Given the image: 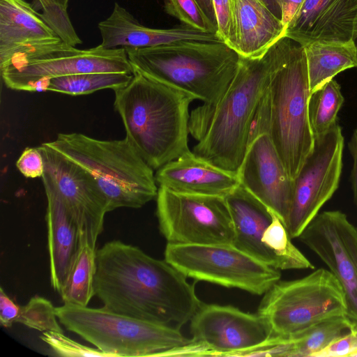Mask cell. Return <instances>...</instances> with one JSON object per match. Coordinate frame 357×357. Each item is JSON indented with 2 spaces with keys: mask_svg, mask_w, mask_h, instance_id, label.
<instances>
[{
  "mask_svg": "<svg viewBox=\"0 0 357 357\" xmlns=\"http://www.w3.org/2000/svg\"><path fill=\"white\" fill-rule=\"evenodd\" d=\"M96 266L95 295L112 312L180 329L203 303L183 273L121 241L96 250Z\"/></svg>",
  "mask_w": 357,
  "mask_h": 357,
  "instance_id": "obj_1",
  "label": "cell"
},
{
  "mask_svg": "<svg viewBox=\"0 0 357 357\" xmlns=\"http://www.w3.org/2000/svg\"><path fill=\"white\" fill-rule=\"evenodd\" d=\"M271 69L270 48L260 57L240 56L236 73L221 100L190 112L188 128L197 141L192 150L196 156L237 174L248 149L250 121L268 88Z\"/></svg>",
  "mask_w": 357,
  "mask_h": 357,
  "instance_id": "obj_2",
  "label": "cell"
},
{
  "mask_svg": "<svg viewBox=\"0 0 357 357\" xmlns=\"http://www.w3.org/2000/svg\"><path fill=\"white\" fill-rule=\"evenodd\" d=\"M114 92L126 138L153 170L191 151L189 107L195 96L135 72Z\"/></svg>",
  "mask_w": 357,
  "mask_h": 357,
  "instance_id": "obj_3",
  "label": "cell"
},
{
  "mask_svg": "<svg viewBox=\"0 0 357 357\" xmlns=\"http://www.w3.org/2000/svg\"><path fill=\"white\" fill-rule=\"evenodd\" d=\"M134 72L190 93L206 105L223 97L240 56L224 42L181 41L146 48H125Z\"/></svg>",
  "mask_w": 357,
  "mask_h": 357,
  "instance_id": "obj_4",
  "label": "cell"
},
{
  "mask_svg": "<svg viewBox=\"0 0 357 357\" xmlns=\"http://www.w3.org/2000/svg\"><path fill=\"white\" fill-rule=\"evenodd\" d=\"M269 137L294 180L310 153L314 137L308 119L310 96L305 47L286 36L271 47Z\"/></svg>",
  "mask_w": 357,
  "mask_h": 357,
  "instance_id": "obj_5",
  "label": "cell"
},
{
  "mask_svg": "<svg viewBox=\"0 0 357 357\" xmlns=\"http://www.w3.org/2000/svg\"><path fill=\"white\" fill-rule=\"evenodd\" d=\"M46 143L90 174L107 212L121 207L139 208L157 197L154 170L126 137L100 140L82 133H59Z\"/></svg>",
  "mask_w": 357,
  "mask_h": 357,
  "instance_id": "obj_6",
  "label": "cell"
},
{
  "mask_svg": "<svg viewBox=\"0 0 357 357\" xmlns=\"http://www.w3.org/2000/svg\"><path fill=\"white\" fill-rule=\"evenodd\" d=\"M59 321L112 357L164 356L191 342L180 329L106 309L66 304L56 307Z\"/></svg>",
  "mask_w": 357,
  "mask_h": 357,
  "instance_id": "obj_7",
  "label": "cell"
},
{
  "mask_svg": "<svg viewBox=\"0 0 357 357\" xmlns=\"http://www.w3.org/2000/svg\"><path fill=\"white\" fill-rule=\"evenodd\" d=\"M343 289L329 270L321 268L293 280H279L264 294L257 314L271 337L288 339L324 320L347 315Z\"/></svg>",
  "mask_w": 357,
  "mask_h": 357,
  "instance_id": "obj_8",
  "label": "cell"
},
{
  "mask_svg": "<svg viewBox=\"0 0 357 357\" xmlns=\"http://www.w3.org/2000/svg\"><path fill=\"white\" fill-rule=\"evenodd\" d=\"M165 260L187 278L252 294H264L281 278L270 266L231 244L192 245L167 243Z\"/></svg>",
  "mask_w": 357,
  "mask_h": 357,
  "instance_id": "obj_9",
  "label": "cell"
},
{
  "mask_svg": "<svg viewBox=\"0 0 357 357\" xmlns=\"http://www.w3.org/2000/svg\"><path fill=\"white\" fill-rule=\"evenodd\" d=\"M7 87L31 91L33 84L52 77L89 73H132L125 48L100 45L79 50L63 40L17 54L0 66Z\"/></svg>",
  "mask_w": 357,
  "mask_h": 357,
  "instance_id": "obj_10",
  "label": "cell"
},
{
  "mask_svg": "<svg viewBox=\"0 0 357 357\" xmlns=\"http://www.w3.org/2000/svg\"><path fill=\"white\" fill-rule=\"evenodd\" d=\"M156 215L167 243H234V227L225 197L181 193L159 187Z\"/></svg>",
  "mask_w": 357,
  "mask_h": 357,
  "instance_id": "obj_11",
  "label": "cell"
},
{
  "mask_svg": "<svg viewBox=\"0 0 357 357\" xmlns=\"http://www.w3.org/2000/svg\"><path fill=\"white\" fill-rule=\"evenodd\" d=\"M191 342L168 356H249L271 337L268 322L231 305L202 303L190 320Z\"/></svg>",
  "mask_w": 357,
  "mask_h": 357,
  "instance_id": "obj_12",
  "label": "cell"
},
{
  "mask_svg": "<svg viewBox=\"0 0 357 357\" xmlns=\"http://www.w3.org/2000/svg\"><path fill=\"white\" fill-rule=\"evenodd\" d=\"M344 137L337 123L314 137L313 147L293 180L285 226L291 238L300 234L337 190L342 169Z\"/></svg>",
  "mask_w": 357,
  "mask_h": 357,
  "instance_id": "obj_13",
  "label": "cell"
},
{
  "mask_svg": "<svg viewBox=\"0 0 357 357\" xmlns=\"http://www.w3.org/2000/svg\"><path fill=\"white\" fill-rule=\"evenodd\" d=\"M44 161L43 183L51 185L75 220L79 243L96 248L103 230L105 201L90 174L46 142L38 146Z\"/></svg>",
  "mask_w": 357,
  "mask_h": 357,
  "instance_id": "obj_14",
  "label": "cell"
},
{
  "mask_svg": "<svg viewBox=\"0 0 357 357\" xmlns=\"http://www.w3.org/2000/svg\"><path fill=\"white\" fill-rule=\"evenodd\" d=\"M340 284L347 316L357 323V229L340 211L319 213L298 236Z\"/></svg>",
  "mask_w": 357,
  "mask_h": 357,
  "instance_id": "obj_15",
  "label": "cell"
},
{
  "mask_svg": "<svg viewBox=\"0 0 357 357\" xmlns=\"http://www.w3.org/2000/svg\"><path fill=\"white\" fill-rule=\"evenodd\" d=\"M237 175L240 183L272 210L285 225L294 181L269 135L259 137L250 145Z\"/></svg>",
  "mask_w": 357,
  "mask_h": 357,
  "instance_id": "obj_16",
  "label": "cell"
},
{
  "mask_svg": "<svg viewBox=\"0 0 357 357\" xmlns=\"http://www.w3.org/2000/svg\"><path fill=\"white\" fill-rule=\"evenodd\" d=\"M356 20L357 0H305L284 36L303 46L313 42L348 43Z\"/></svg>",
  "mask_w": 357,
  "mask_h": 357,
  "instance_id": "obj_17",
  "label": "cell"
},
{
  "mask_svg": "<svg viewBox=\"0 0 357 357\" xmlns=\"http://www.w3.org/2000/svg\"><path fill=\"white\" fill-rule=\"evenodd\" d=\"M106 49L146 48L181 41L223 42L217 33L183 24L171 29H155L141 24L117 2L109 16L98 24Z\"/></svg>",
  "mask_w": 357,
  "mask_h": 357,
  "instance_id": "obj_18",
  "label": "cell"
},
{
  "mask_svg": "<svg viewBox=\"0 0 357 357\" xmlns=\"http://www.w3.org/2000/svg\"><path fill=\"white\" fill-rule=\"evenodd\" d=\"M62 40L24 0H0V66L14 56Z\"/></svg>",
  "mask_w": 357,
  "mask_h": 357,
  "instance_id": "obj_19",
  "label": "cell"
},
{
  "mask_svg": "<svg viewBox=\"0 0 357 357\" xmlns=\"http://www.w3.org/2000/svg\"><path fill=\"white\" fill-rule=\"evenodd\" d=\"M159 187L186 194L226 196L239 183L236 174L222 169L190 151L155 174Z\"/></svg>",
  "mask_w": 357,
  "mask_h": 357,
  "instance_id": "obj_20",
  "label": "cell"
},
{
  "mask_svg": "<svg viewBox=\"0 0 357 357\" xmlns=\"http://www.w3.org/2000/svg\"><path fill=\"white\" fill-rule=\"evenodd\" d=\"M225 198L234 227L232 245L280 270L278 258L261 241L264 231L272 220V211L241 183Z\"/></svg>",
  "mask_w": 357,
  "mask_h": 357,
  "instance_id": "obj_21",
  "label": "cell"
},
{
  "mask_svg": "<svg viewBox=\"0 0 357 357\" xmlns=\"http://www.w3.org/2000/svg\"><path fill=\"white\" fill-rule=\"evenodd\" d=\"M235 51L245 58L262 56L280 38L285 27L265 0H231Z\"/></svg>",
  "mask_w": 357,
  "mask_h": 357,
  "instance_id": "obj_22",
  "label": "cell"
},
{
  "mask_svg": "<svg viewBox=\"0 0 357 357\" xmlns=\"http://www.w3.org/2000/svg\"><path fill=\"white\" fill-rule=\"evenodd\" d=\"M47 200L46 221L50 280L59 293L79 245L77 225L55 190L43 183Z\"/></svg>",
  "mask_w": 357,
  "mask_h": 357,
  "instance_id": "obj_23",
  "label": "cell"
},
{
  "mask_svg": "<svg viewBox=\"0 0 357 357\" xmlns=\"http://www.w3.org/2000/svg\"><path fill=\"white\" fill-rule=\"evenodd\" d=\"M304 47L310 93L333 79L339 73L357 66L356 54L352 41L313 42Z\"/></svg>",
  "mask_w": 357,
  "mask_h": 357,
  "instance_id": "obj_24",
  "label": "cell"
},
{
  "mask_svg": "<svg viewBox=\"0 0 357 357\" xmlns=\"http://www.w3.org/2000/svg\"><path fill=\"white\" fill-rule=\"evenodd\" d=\"M357 328L347 315L321 321L288 339H278V356H313L331 342Z\"/></svg>",
  "mask_w": 357,
  "mask_h": 357,
  "instance_id": "obj_25",
  "label": "cell"
},
{
  "mask_svg": "<svg viewBox=\"0 0 357 357\" xmlns=\"http://www.w3.org/2000/svg\"><path fill=\"white\" fill-rule=\"evenodd\" d=\"M96 248L79 243L78 250L59 294L64 303L87 306L95 295Z\"/></svg>",
  "mask_w": 357,
  "mask_h": 357,
  "instance_id": "obj_26",
  "label": "cell"
},
{
  "mask_svg": "<svg viewBox=\"0 0 357 357\" xmlns=\"http://www.w3.org/2000/svg\"><path fill=\"white\" fill-rule=\"evenodd\" d=\"M132 75L124 73H89L56 77L47 80L45 90L72 96L105 89L115 91L128 84Z\"/></svg>",
  "mask_w": 357,
  "mask_h": 357,
  "instance_id": "obj_27",
  "label": "cell"
},
{
  "mask_svg": "<svg viewBox=\"0 0 357 357\" xmlns=\"http://www.w3.org/2000/svg\"><path fill=\"white\" fill-rule=\"evenodd\" d=\"M344 100L340 85L334 79L310 93L308 119L314 137L324 134L337 123V114Z\"/></svg>",
  "mask_w": 357,
  "mask_h": 357,
  "instance_id": "obj_28",
  "label": "cell"
},
{
  "mask_svg": "<svg viewBox=\"0 0 357 357\" xmlns=\"http://www.w3.org/2000/svg\"><path fill=\"white\" fill-rule=\"evenodd\" d=\"M291 239L284 224L272 211V220L264 231L261 241L278 258L280 270L314 268Z\"/></svg>",
  "mask_w": 357,
  "mask_h": 357,
  "instance_id": "obj_29",
  "label": "cell"
},
{
  "mask_svg": "<svg viewBox=\"0 0 357 357\" xmlns=\"http://www.w3.org/2000/svg\"><path fill=\"white\" fill-rule=\"evenodd\" d=\"M16 322L43 333H63L56 307L49 300L38 296L32 297L26 305L20 306Z\"/></svg>",
  "mask_w": 357,
  "mask_h": 357,
  "instance_id": "obj_30",
  "label": "cell"
},
{
  "mask_svg": "<svg viewBox=\"0 0 357 357\" xmlns=\"http://www.w3.org/2000/svg\"><path fill=\"white\" fill-rule=\"evenodd\" d=\"M32 6L36 10H42L41 17L63 42L74 47L82 43L68 11L54 0H33Z\"/></svg>",
  "mask_w": 357,
  "mask_h": 357,
  "instance_id": "obj_31",
  "label": "cell"
},
{
  "mask_svg": "<svg viewBox=\"0 0 357 357\" xmlns=\"http://www.w3.org/2000/svg\"><path fill=\"white\" fill-rule=\"evenodd\" d=\"M165 11L183 24L217 33L218 28L206 16L196 0H165Z\"/></svg>",
  "mask_w": 357,
  "mask_h": 357,
  "instance_id": "obj_32",
  "label": "cell"
},
{
  "mask_svg": "<svg viewBox=\"0 0 357 357\" xmlns=\"http://www.w3.org/2000/svg\"><path fill=\"white\" fill-rule=\"evenodd\" d=\"M40 339L59 356L66 357H112L98 348L81 344L66 337L61 332H43Z\"/></svg>",
  "mask_w": 357,
  "mask_h": 357,
  "instance_id": "obj_33",
  "label": "cell"
},
{
  "mask_svg": "<svg viewBox=\"0 0 357 357\" xmlns=\"http://www.w3.org/2000/svg\"><path fill=\"white\" fill-rule=\"evenodd\" d=\"M271 123V102L267 88L255 107L250 121L248 135V148L259 137L269 134Z\"/></svg>",
  "mask_w": 357,
  "mask_h": 357,
  "instance_id": "obj_34",
  "label": "cell"
},
{
  "mask_svg": "<svg viewBox=\"0 0 357 357\" xmlns=\"http://www.w3.org/2000/svg\"><path fill=\"white\" fill-rule=\"evenodd\" d=\"M215 13L218 36L235 50L236 38L233 22L231 0H212Z\"/></svg>",
  "mask_w": 357,
  "mask_h": 357,
  "instance_id": "obj_35",
  "label": "cell"
},
{
  "mask_svg": "<svg viewBox=\"0 0 357 357\" xmlns=\"http://www.w3.org/2000/svg\"><path fill=\"white\" fill-rule=\"evenodd\" d=\"M16 167L26 178L42 177L45 166L38 147L25 148L16 162Z\"/></svg>",
  "mask_w": 357,
  "mask_h": 357,
  "instance_id": "obj_36",
  "label": "cell"
},
{
  "mask_svg": "<svg viewBox=\"0 0 357 357\" xmlns=\"http://www.w3.org/2000/svg\"><path fill=\"white\" fill-rule=\"evenodd\" d=\"M357 356V328L339 337L314 357H340Z\"/></svg>",
  "mask_w": 357,
  "mask_h": 357,
  "instance_id": "obj_37",
  "label": "cell"
},
{
  "mask_svg": "<svg viewBox=\"0 0 357 357\" xmlns=\"http://www.w3.org/2000/svg\"><path fill=\"white\" fill-rule=\"evenodd\" d=\"M20 306L17 305L3 291L0 289V323L4 327H10L16 322Z\"/></svg>",
  "mask_w": 357,
  "mask_h": 357,
  "instance_id": "obj_38",
  "label": "cell"
},
{
  "mask_svg": "<svg viewBox=\"0 0 357 357\" xmlns=\"http://www.w3.org/2000/svg\"><path fill=\"white\" fill-rule=\"evenodd\" d=\"M281 14V21L284 27L287 26L299 10L305 0H275Z\"/></svg>",
  "mask_w": 357,
  "mask_h": 357,
  "instance_id": "obj_39",
  "label": "cell"
},
{
  "mask_svg": "<svg viewBox=\"0 0 357 357\" xmlns=\"http://www.w3.org/2000/svg\"><path fill=\"white\" fill-rule=\"evenodd\" d=\"M348 147L353 158L351 181L354 193V199L357 208V128L354 130L351 136Z\"/></svg>",
  "mask_w": 357,
  "mask_h": 357,
  "instance_id": "obj_40",
  "label": "cell"
},
{
  "mask_svg": "<svg viewBox=\"0 0 357 357\" xmlns=\"http://www.w3.org/2000/svg\"><path fill=\"white\" fill-rule=\"evenodd\" d=\"M196 1L206 16L217 27L216 17L212 0H196Z\"/></svg>",
  "mask_w": 357,
  "mask_h": 357,
  "instance_id": "obj_41",
  "label": "cell"
},
{
  "mask_svg": "<svg viewBox=\"0 0 357 357\" xmlns=\"http://www.w3.org/2000/svg\"><path fill=\"white\" fill-rule=\"evenodd\" d=\"M265 1L268 4V6L271 8V10L273 11V13L280 19L281 18L280 10L278 5L275 3V0H265Z\"/></svg>",
  "mask_w": 357,
  "mask_h": 357,
  "instance_id": "obj_42",
  "label": "cell"
},
{
  "mask_svg": "<svg viewBox=\"0 0 357 357\" xmlns=\"http://www.w3.org/2000/svg\"><path fill=\"white\" fill-rule=\"evenodd\" d=\"M351 41L353 43V45H354L355 50H356V59H357V20H356L355 26H354V32H353ZM356 68H357V66H356Z\"/></svg>",
  "mask_w": 357,
  "mask_h": 357,
  "instance_id": "obj_43",
  "label": "cell"
},
{
  "mask_svg": "<svg viewBox=\"0 0 357 357\" xmlns=\"http://www.w3.org/2000/svg\"><path fill=\"white\" fill-rule=\"evenodd\" d=\"M57 4H59L64 10H67L68 1L69 0H54Z\"/></svg>",
  "mask_w": 357,
  "mask_h": 357,
  "instance_id": "obj_44",
  "label": "cell"
}]
</instances>
